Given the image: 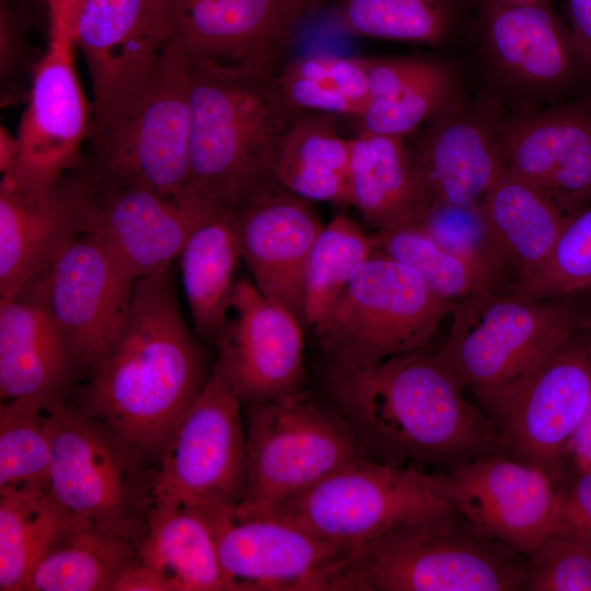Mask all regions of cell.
Returning <instances> with one entry per match:
<instances>
[{
    "mask_svg": "<svg viewBox=\"0 0 591 591\" xmlns=\"http://www.w3.org/2000/svg\"><path fill=\"white\" fill-rule=\"evenodd\" d=\"M327 390L369 460L440 472L501 453L489 416L427 349L370 366L331 364Z\"/></svg>",
    "mask_w": 591,
    "mask_h": 591,
    "instance_id": "6da1fadb",
    "label": "cell"
},
{
    "mask_svg": "<svg viewBox=\"0 0 591 591\" xmlns=\"http://www.w3.org/2000/svg\"><path fill=\"white\" fill-rule=\"evenodd\" d=\"M591 396V327L556 349L509 398L487 413L501 453L557 480Z\"/></svg>",
    "mask_w": 591,
    "mask_h": 591,
    "instance_id": "7c38bea8",
    "label": "cell"
},
{
    "mask_svg": "<svg viewBox=\"0 0 591 591\" xmlns=\"http://www.w3.org/2000/svg\"><path fill=\"white\" fill-rule=\"evenodd\" d=\"M190 60L174 42L129 94L92 119L79 165L94 187L142 186L178 197L189 171Z\"/></svg>",
    "mask_w": 591,
    "mask_h": 591,
    "instance_id": "8992f818",
    "label": "cell"
},
{
    "mask_svg": "<svg viewBox=\"0 0 591 591\" xmlns=\"http://www.w3.org/2000/svg\"><path fill=\"white\" fill-rule=\"evenodd\" d=\"M333 116L296 115L280 143L276 174L280 185L299 197L352 206L351 139L339 135Z\"/></svg>",
    "mask_w": 591,
    "mask_h": 591,
    "instance_id": "1f68e13d",
    "label": "cell"
},
{
    "mask_svg": "<svg viewBox=\"0 0 591 591\" xmlns=\"http://www.w3.org/2000/svg\"><path fill=\"white\" fill-rule=\"evenodd\" d=\"M450 316L436 355L486 414L572 335L591 327L572 297L540 299L506 288L455 300Z\"/></svg>",
    "mask_w": 591,
    "mask_h": 591,
    "instance_id": "277c9868",
    "label": "cell"
},
{
    "mask_svg": "<svg viewBox=\"0 0 591 591\" xmlns=\"http://www.w3.org/2000/svg\"><path fill=\"white\" fill-rule=\"evenodd\" d=\"M526 591H591V541L564 514L525 556Z\"/></svg>",
    "mask_w": 591,
    "mask_h": 591,
    "instance_id": "60d3db41",
    "label": "cell"
},
{
    "mask_svg": "<svg viewBox=\"0 0 591 591\" xmlns=\"http://www.w3.org/2000/svg\"><path fill=\"white\" fill-rule=\"evenodd\" d=\"M215 209L185 194L173 198L136 185L93 186L84 233L137 279L170 268L193 230Z\"/></svg>",
    "mask_w": 591,
    "mask_h": 591,
    "instance_id": "7402d4cb",
    "label": "cell"
},
{
    "mask_svg": "<svg viewBox=\"0 0 591 591\" xmlns=\"http://www.w3.org/2000/svg\"><path fill=\"white\" fill-rule=\"evenodd\" d=\"M181 0H84L73 43L86 61L92 118L149 76L177 32Z\"/></svg>",
    "mask_w": 591,
    "mask_h": 591,
    "instance_id": "ac0fdd59",
    "label": "cell"
},
{
    "mask_svg": "<svg viewBox=\"0 0 591 591\" xmlns=\"http://www.w3.org/2000/svg\"><path fill=\"white\" fill-rule=\"evenodd\" d=\"M188 103L189 171L182 194L236 213L282 187L278 151L299 112L283 97L275 73L190 61Z\"/></svg>",
    "mask_w": 591,
    "mask_h": 591,
    "instance_id": "3957f363",
    "label": "cell"
},
{
    "mask_svg": "<svg viewBox=\"0 0 591 591\" xmlns=\"http://www.w3.org/2000/svg\"><path fill=\"white\" fill-rule=\"evenodd\" d=\"M498 141L506 170L565 215L591 205V94L500 119Z\"/></svg>",
    "mask_w": 591,
    "mask_h": 591,
    "instance_id": "d6986e66",
    "label": "cell"
},
{
    "mask_svg": "<svg viewBox=\"0 0 591 591\" xmlns=\"http://www.w3.org/2000/svg\"><path fill=\"white\" fill-rule=\"evenodd\" d=\"M49 40L73 42L74 30L84 0H47Z\"/></svg>",
    "mask_w": 591,
    "mask_h": 591,
    "instance_id": "bcb514c9",
    "label": "cell"
},
{
    "mask_svg": "<svg viewBox=\"0 0 591 591\" xmlns=\"http://www.w3.org/2000/svg\"><path fill=\"white\" fill-rule=\"evenodd\" d=\"M456 85L453 71L436 60L374 58L370 102L357 117L359 131L404 138L456 101Z\"/></svg>",
    "mask_w": 591,
    "mask_h": 591,
    "instance_id": "4316f807",
    "label": "cell"
},
{
    "mask_svg": "<svg viewBox=\"0 0 591 591\" xmlns=\"http://www.w3.org/2000/svg\"><path fill=\"white\" fill-rule=\"evenodd\" d=\"M351 200L374 231L414 222L426 207L404 138L359 131L351 139Z\"/></svg>",
    "mask_w": 591,
    "mask_h": 591,
    "instance_id": "f1b7e54d",
    "label": "cell"
},
{
    "mask_svg": "<svg viewBox=\"0 0 591 591\" xmlns=\"http://www.w3.org/2000/svg\"><path fill=\"white\" fill-rule=\"evenodd\" d=\"M453 510L433 473L355 460L267 512L348 553L399 526Z\"/></svg>",
    "mask_w": 591,
    "mask_h": 591,
    "instance_id": "30bf717a",
    "label": "cell"
},
{
    "mask_svg": "<svg viewBox=\"0 0 591 591\" xmlns=\"http://www.w3.org/2000/svg\"><path fill=\"white\" fill-rule=\"evenodd\" d=\"M478 3L482 57L490 77L507 92L524 102L556 99L569 93L590 72L569 27L560 22L548 0Z\"/></svg>",
    "mask_w": 591,
    "mask_h": 591,
    "instance_id": "2e32d148",
    "label": "cell"
},
{
    "mask_svg": "<svg viewBox=\"0 0 591 591\" xmlns=\"http://www.w3.org/2000/svg\"><path fill=\"white\" fill-rule=\"evenodd\" d=\"M242 406L216 361L163 451L154 475V506L222 512L241 503L247 482Z\"/></svg>",
    "mask_w": 591,
    "mask_h": 591,
    "instance_id": "8fae6325",
    "label": "cell"
},
{
    "mask_svg": "<svg viewBox=\"0 0 591 591\" xmlns=\"http://www.w3.org/2000/svg\"><path fill=\"white\" fill-rule=\"evenodd\" d=\"M412 223L417 224L448 251L486 265L503 275L510 285L513 282V277L489 232L480 205H427Z\"/></svg>",
    "mask_w": 591,
    "mask_h": 591,
    "instance_id": "b9f144b4",
    "label": "cell"
},
{
    "mask_svg": "<svg viewBox=\"0 0 591 591\" xmlns=\"http://www.w3.org/2000/svg\"><path fill=\"white\" fill-rule=\"evenodd\" d=\"M567 466L591 472V396L581 422L570 442Z\"/></svg>",
    "mask_w": 591,
    "mask_h": 591,
    "instance_id": "7dc6e473",
    "label": "cell"
},
{
    "mask_svg": "<svg viewBox=\"0 0 591 591\" xmlns=\"http://www.w3.org/2000/svg\"><path fill=\"white\" fill-rule=\"evenodd\" d=\"M499 121L490 108L457 99L426 124L408 150L427 205L480 204L505 167Z\"/></svg>",
    "mask_w": 591,
    "mask_h": 591,
    "instance_id": "603a6c76",
    "label": "cell"
},
{
    "mask_svg": "<svg viewBox=\"0 0 591 591\" xmlns=\"http://www.w3.org/2000/svg\"><path fill=\"white\" fill-rule=\"evenodd\" d=\"M368 66V57L309 54L283 65L276 80L296 112L358 117L370 102Z\"/></svg>",
    "mask_w": 591,
    "mask_h": 591,
    "instance_id": "8d00e7d4",
    "label": "cell"
},
{
    "mask_svg": "<svg viewBox=\"0 0 591 591\" xmlns=\"http://www.w3.org/2000/svg\"><path fill=\"white\" fill-rule=\"evenodd\" d=\"M374 253L371 233L345 215L323 225L304 271V325L315 324Z\"/></svg>",
    "mask_w": 591,
    "mask_h": 591,
    "instance_id": "74e56055",
    "label": "cell"
},
{
    "mask_svg": "<svg viewBox=\"0 0 591 591\" xmlns=\"http://www.w3.org/2000/svg\"><path fill=\"white\" fill-rule=\"evenodd\" d=\"M332 591H526L525 556L450 510L349 552Z\"/></svg>",
    "mask_w": 591,
    "mask_h": 591,
    "instance_id": "5b68a950",
    "label": "cell"
},
{
    "mask_svg": "<svg viewBox=\"0 0 591 591\" xmlns=\"http://www.w3.org/2000/svg\"><path fill=\"white\" fill-rule=\"evenodd\" d=\"M0 135V170L4 173L15 160L18 141L3 127Z\"/></svg>",
    "mask_w": 591,
    "mask_h": 591,
    "instance_id": "c3c4849f",
    "label": "cell"
},
{
    "mask_svg": "<svg viewBox=\"0 0 591 591\" xmlns=\"http://www.w3.org/2000/svg\"><path fill=\"white\" fill-rule=\"evenodd\" d=\"M135 281L97 239L84 233L21 291L47 310L90 373L124 332Z\"/></svg>",
    "mask_w": 591,
    "mask_h": 591,
    "instance_id": "5bb4252c",
    "label": "cell"
},
{
    "mask_svg": "<svg viewBox=\"0 0 591 591\" xmlns=\"http://www.w3.org/2000/svg\"><path fill=\"white\" fill-rule=\"evenodd\" d=\"M111 591H173L170 581L135 555L116 575Z\"/></svg>",
    "mask_w": 591,
    "mask_h": 591,
    "instance_id": "ee69618b",
    "label": "cell"
},
{
    "mask_svg": "<svg viewBox=\"0 0 591 591\" xmlns=\"http://www.w3.org/2000/svg\"><path fill=\"white\" fill-rule=\"evenodd\" d=\"M506 289L540 299L591 289V205L568 219L538 269Z\"/></svg>",
    "mask_w": 591,
    "mask_h": 591,
    "instance_id": "ab89813d",
    "label": "cell"
},
{
    "mask_svg": "<svg viewBox=\"0 0 591 591\" xmlns=\"http://www.w3.org/2000/svg\"><path fill=\"white\" fill-rule=\"evenodd\" d=\"M453 302L408 267L378 253L311 327L334 366H370L427 349Z\"/></svg>",
    "mask_w": 591,
    "mask_h": 591,
    "instance_id": "ba28073f",
    "label": "cell"
},
{
    "mask_svg": "<svg viewBox=\"0 0 591 591\" xmlns=\"http://www.w3.org/2000/svg\"><path fill=\"white\" fill-rule=\"evenodd\" d=\"M228 591H332L348 554L286 519L234 509L206 512Z\"/></svg>",
    "mask_w": 591,
    "mask_h": 591,
    "instance_id": "e0dca14e",
    "label": "cell"
},
{
    "mask_svg": "<svg viewBox=\"0 0 591 591\" xmlns=\"http://www.w3.org/2000/svg\"><path fill=\"white\" fill-rule=\"evenodd\" d=\"M299 1L303 3L304 5L312 8L314 7L317 0H299Z\"/></svg>",
    "mask_w": 591,
    "mask_h": 591,
    "instance_id": "f907efd6",
    "label": "cell"
},
{
    "mask_svg": "<svg viewBox=\"0 0 591 591\" xmlns=\"http://www.w3.org/2000/svg\"><path fill=\"white\" fill-rule=\"evenodd\" d=\"M73 46L71 40H49L35 66L16 136L18 153L2 173L0 190L35 198L79 164L92 107L76 71Z\"/></svg>",
    "mask_w": 591,
    "mask_h": 591,
    "instance_id": "4fadbf2b",
    "label": "cell"
},
{
    "mask_svg": "<svg viewBox=\"0 0 591 591\" xmlns=\"http://www.w3.org/2000/svg\"><path fill=\"white\" fill-rule=\"evenodd\" d=\"M557 482L564 517L591 541V472L567 466Z\"/></svg>",
    "mask_w": 591,
    "mask_h": 591,
    "instance_id": "7bdbcfd3",
    "label": "cell"
},
{
    "mask_svg": "<svg viewBox=\"0 0 591 591\" xmlns=\"http://www.w3.org/2000/svg\"><path fill=\"white\" fill-rule=\"evenodd\" d=\"M567 15L573 44L591 72V0H568Z\"/></svg>",
    "mask_w": 591,
    "mask_h": 591,
    "instance_id": "f6af8a7d",
    "label": "cell"
},
{
    "mask_svg": "<svg viewBox=\"0 0 591 591\" xmlns=\"http://www.w3.org/2000/svg\"><path fill=\"white\" fill-rule=\"evenodd\" d=\"M89 374L73 403L159 464L209 375L170 268L136 279L124 332Z\"/></svg>",
    "mask_w": 591,
    "mask_h": 591,
    "instance_id": "7a4b0ae2",
    "label": "cell"
},
{
    "mask_svg": "<svg viewBox=\"0 0 591 591\" xmlns=\"http://www.w3.org/2000/svg\"><path fill=\"white\" fill-rule=\"evenodd\" d=\"M178 257L195 333L216 343L229 320L242 260L234 213L215 209L193 230Z\"/></svg>",
    "mask_w": 591,
    "mask_h": 591,
    "instance_id": "4dcf8cb0",
    "label": "cell"
},
{
    "mask_svg": "<svg viewBox=\"0 0 591 591\" xmlns=\"http://www.w3.org/2000/svg\"><path fill=\"white\" fill-rule=\"evenodd\" d=\"M71 520L46 489L0 490V590L24 591L32 571Z\"/></svg>",
    "mask_w": 591,
    "mask_h": 591,
    "instance_id": "d590c367",
    "label": "cell"
},
{
    "mask_svg": "<svg viewBox=\"0 0 591 591\" xmlns=\"http://www.w3.org/2000/svg\"><path fill=\"white\" fill-rule=\"evenodd\" d=\"M136 555L159 570L173 591H228L208 513L186 506H152Z\"/></svg>",
    "mask_w": 591,
    "mask_h": 591,
    "instance_id": "f546056e",
    "label": "cell"
},
{
    "mask_svg": "<svg viewBox=\"0 0 591 591\" xmlns=\"http://www.w3.org/2000/svg\"><path fill=\"white\" fill-rule=\"evenodd\" d=\"M82 371L70 340L37 300L20 291L0 301L1 402L66 396Z\"/></svg>",
    "mask_w": 591,
    "mask_h": 591,
    "instance_id": "484cf974",
    "label": "cell"
},
{
    "mask_svg": "<svg viewBox=\"0 0 591 591\" xmlns=\"http://www.w3.org/2000/svg\"><path fill=\"white\" fill-rule=\"evenodd\" d=\"M323 225L310 200L283 187L234 213L241 258L253 282L303 325L305 265Z\"/></svg>",
    "mask_w": 591,
    "mask_h": 591,
    "instance_id": "d4e9b609",
    "label": "cell"
},
{
    "mask_svg": "<svg viewBox=\"0 0 591 591\" xmlns=\"http://www.w3.org/2000/svg\"><path fill=\"white\" fill-rule=\"evenodd\" d=\"M478 1L500 3V4H523V3L536 2L541 0H478Z\"/></svg>",
    "mask_w": 591,
    "mask_h": 591,
    "instance_id": "681fc988",
    "label": "cell"
},
{
    "mask_svg": "<svg viewBox=\"0 0 591 591\" xmlns=\"http://www.w3.org/2000/svg\"><path fill=\"white\" fill-rule=\"evenodd\" d=\"M230 313L217 362L243 405L304 392L303 324L248 279L235 281Z\"/></svg>",
    "mask_w": 591,
    "mask_h": 591,
    "instance_id": "ffe728a7",
    "label": "cell"
},
{
    "mask_svg": "<svg viewBox=\"0 0 591 591\" xmlns=\"http://www.w3.org/2000/svg\"><path fill=\"white\" fill-rule=\"evenodd\" d=\"M371 237L375 253L412 269L447 301L510 285L495 269L448 251L415 223L373 231Z\"/></svg>",
    "mask_w": 591,
    "mask_h": 591,
    "instance_id": "e575fe53",
    "label": "cell"
},
{
    "mask_svg": "<svg viewBox=\"0 0 591 591\" xmlns=\"http://www.w3.org/2000/svg\"><path fill=\"white\" fill-rule=\"evenodd\" d=\"M244 406L247 482L235 507L241 513L267 512L363 456L339 412L305 391Z\"/></svg>",
    "mask_w": 591,
    "mask_h": 591,
    "instance_id": "9c48e42d",
    "label": "cell"
},
{
    "mask_svg": "<svg viewBox=\"0 0 591 591\" xmlns=\"http://www.w3.org/2000/svg\"><path fill=\"white\" fill-rule=\"evenodd\" d=\"M137 543L72 519L32 571L24 591H111Z\"/></svg>",
    "mask_w": 591,
    "mask_h": 591,
    "instance_id": "d6a6232c",
    "label": "cell"
},
{
    "mask_svg": "<svg viewBox=\"0 0 591 591\" xmlns=\"http://www.w3.org/2000/svg\"><path fill=\"white\" fill-rule=\"evenodd\" d=\"M467 0H335L332 21L348 35L438 46L462 22Z\"/></svg>",
    "mask_w": 591,
    "mask_h": 591,
    "instance_id": "836d02e7",
    "label": "cell"
},
{
    "mask_svg": "<svg viewBox=\"0 0 591 591\" xmlns=\"http://www.w3.org/2000/svg\"><path fill=\"white\" fill-rule=\"evenodd\" d=\"M50 466L51 431L47 403L27 397L1 402L0 490H47Z\"/></svg>",
    "mask_w": 591,
    "mask_h": 591,
    "instance_id": "f35d334b",
    "label": "cell"
},
{
    "mask_svg": "<svg viewBox=\"0 0 591 591\" xmlns=\"http://www.w3.org/2000/svg\"><path fill=\"white\" fill-rule=\"evenodd\" d=\"M312 8L299 0H181L175 40L190 61L277 74Z\"/></svg>",
    "mask_w": 591,
    "mask_h": 591,
    "instance_id": "44dd1931",
    "label": "cell"
},
{
    "mask_svg": "<svg viewBox=\"0 0 591 591\" xmlns=\"http://www.w3.org/2000/svg\"><path fill=\"white\" fill-rule=\"evenodd\" d=\"M51 431L48 493L72 519L137 544L153 505L146 457L66 396L47 403Z\"/></svg>",
    "mask_w": 591,
    "mask_h": 591,
    "instance_id": "52a82bcc",
    "label": "cell"
},
{
    "mask_svg": "<svg viewBox=\"0 0 591 591\" xmlns=\"http://www.w3.org/2000/svg\"><path fill=\"white\" fill-rule=\"evenodd\" d=\"M432 473L455 512L523 556L563 515L557 479L537 465L503 453Z\"/></svg>",
    "mask_w": 591,
    "mask_h": 591,
    "instance_id": "9a60e30c",
    "label": "cell"
},
{
    "mask_svg": "<svg viewBox=\"0 0 591 591\" xmlns=\"http://www.w3.org/2000/svg\"><path fill=\"white\" fill-rule=\"evenodd\" d=\"M479 205L493 240L513 277L512 283L529 277L544 264L570 218L506 167L496 176Z\"/></svg>",
    "mask_w": 591,
    "mask_h": 591,
    "instance_id": "83f0119b",
    "label": "cell"
},
{
    "mask_svg": "<svg viewBox=\"0 0 591 591\" xmlns=\"http://www.w3.org/2000/svg\"><path fill=\"white\" fill-rule=\"evenodd\" d=\"M92 190L79 164L38 197L0 190V301L15 297L84 234Z\"/></svg>",
    "mask_w": 591,
    "mask_h": 591,
    "instance_id": "cb8c5ba5",
    "label": "cell"
}]
</instances>
